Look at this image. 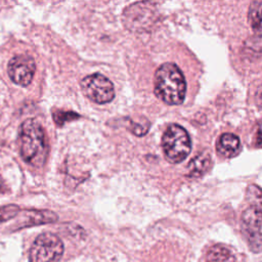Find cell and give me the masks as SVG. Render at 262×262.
Returning a JSON list of instances; mask_svg holds the SVG:
<instances>
[{
    "label": "cell",
    "mask_w": 262,
    "mask_h": 262,
    "mask_svg": "<svg viewBox=\"0 0 262 262\" xmlns=\"http://www.w3.org/2000/svg\"><path fill=\"white\" fill-rule=\"evenodd\" d=\"M211 163H212V160L209 152L207 151L199 152L188 164V167H187L188 176L190 177L202 176L209 170Z\"/></svg>",
    "instance_id": "8fae6325"
},
{
    "label": "cell",
    "mask_w": 262,
    "mask_h": 262,
    "mask_svg": "<svg viewBox=\"0 0 262 262\" xmlns=\"http://www.w3.org/2000/svg\"><path fill=\"white\" fill-rule=\"evenodd\" d=\"M148 128H149V123H147L145 125H141L139 123H132V127L130 129H131V132L134 133L135 135L141 136L147 132Z\"/></svg>",
    "instance_id": "9a60e30c"
},
{
    "label": "cell",
    "mask_w": 262,
    "mask_h": 262,
    "mask_svg": "<svg viewBox=\"0 0 262 262\" xmlns=\"http://www.w3.org/2000/svg\"><path fill=\"white\" fill-rule=\"evenodd\" d=\"M248 20L256 35L262 37V1H254L249 6Z\"/></svg>",
    "instance_id": "7c38bea8"
},
{
    "label": "cell",
    "mask_w": 262,
    "mask_h": 262,
    "mask_svg": "<svg viewBox=\"0 0 262 262\" xmlns=\"http://www.w3.org/2000/svg\"><path fill=\"white\" fill-rule=\"evenodd\" d=\"M162 146L166 160L172 164H178L189 155L191 141L183 127L172 124L163 134Z\"/></svg>",
    "instance_id": "3957f363"
},
{
    "label": "cell",
    "mask_w": 262,
    "mask_h": 262,
    "mask_svg": "<svg viewBox=\"0 0 262 262\" xmlns=\"http://www.w3.org/2000/svg\"><path fill=\"white\" fill-rule=\"evenodd\" d=\"M5 190H6V186L4 184L3 179L0 177V193H3Z\"/></svg>",
    "instance_id": "ac0fdd59"
},
{
    "label": "cell",
    "mask_w": 262,
    "mask_h": 262,
    "mask_svg": "<svg viewBox=\"0 0 262 262\" xmlns=\"http://www.w3.org/2000/svg\"><path fill=\"white\" fill-rule=\"evenodd\" d=\"M81 88L87 98L99 104L112 101L115 96V89L111 80L97 73L86 76L81 81Z\"/></svg>",
    "instance_id": "8992f818"
},
{
    "label": "cell",
    "mask_w": 262,
    "mask_h": 262,
    "mask_svg": "<svg viewBox=\"0 0 262 262\" xmlns=\"http://www.w3.org/2000/svg\"><path fill=\"white\" fill-rule=\"evenodd\" d=\"M186 82L180 69L171 62L162 64L155 74V93L165 103L177 105L183 102Z\"/></svg>",
    "instance_id": "6da1fadb"
},
{
    "label": "cell",
    "mask_w": 262,
    "mask_h": 262,
    "mask_svg": "<svg viewBox=\"0 0 262 262\" xmlns=\"http://www.w3.org/2000/svg\"><path fill=\"white\" fill-rule=\"evenodd\" d=\"M58 219L57 215L51 211L47 210H31L24 214V221L21 222V227L34 226L45 223H53Z\"/></svg>",
    "instance_id": "30bf717a"
},
{
    "label": "cell",
    "mask_w": 262,
    "mask_h": 262,
    "mask_svg": "<svg viewBox=\"0 0 262 262\" xmlns=\"http://www.w3.org/2000/svg\"><path fill=\"white\" fill-rule=\"evenodd\" d=\"M255 103L258 108L262 110V85H260L256 91H255V96H254Z\"/></svg>",
    "instance_id": "e0dca14e"
},
{
    "label": "cell",
    "mask_w": 262,
    "mask_h": 262,
    "mask_svg": "<svg viewBox=\"0 0 262 262\" xmlns=\"http://www.w3.org/2000/svg\"><path fill=\"white\" fill-rule=\"evenodd\" d=\"M35 71V60L29 55H16L8 62V76L13 83L19 86H28L33 80Z\"/></svg>",
    "instance_id": "52a82bcc"
},
{
    "label": "cell",
    "mask_w": 262,
    "mask_h": 262,
    "mask_svg": "<svg viewBox=\"0 0 262 262\" xmlns=\"http://www.w3.org/2000/svg\"><path fill=\"white\" fill-rule=\"evenodd\" d=\"M63 254V244L61 239L51 233L45 232L36 237L30 253V262H58Z\"/></svg>",
    "instance_id": "277c9868"
},
{
    "label": "cell",
    "mask_w": 262,
    "mask_h": 262,
    "mask_svg": "<svg viewBox=\"0 0 262 262\" xmlns=\"http://www.w3.org/2000/svg\"><path fill=\"white\" fill-rule=\"evenodd\" d=\"M254 145L256 147L262 148V122L256 125L254 132Z\"/></svg>",
    "instance_id": "2e32d148"
},
{
    "label": "cell",
    "mask_w": 262,
    "mask_h": 262,
    "mask_svg": "<svg viewBox=\"0 0 262 262\" xmlns=\"http://www.w3.org/2000/svg\"><path fill=\"white\" fill-rule=\"evenodd\" d=\"M146 5L147 3H136L125 10L124 23L126 27L135 30L152 21L151 7H146Z\"/></svg>",
    "instance_id": "ba28073f"
},
{
    "label": "cell",
    "mask_w": 262,
    "mask_h": 262,
    "mask_svg": "<svg viewBox=\"0 0 262 262\" xmlns=\"http://www.w3.org/2000/svg\"><path fill=\"white\" fill-rule=\"evenodd\" d=\"M217 152L225 158L236 156L241 150L239 138L232 133L222 134L216 143Z\"/></svg>",
    "instance_id": "9c48e42d"
},
{
    "label": "cell",
    "mask_w": 262,
    "mask_h": 262,
    "mask_svg": "<svg viewBox=\"0 0 262 262\" xmlns=\"http://www.w3.org/2000/svg\"><path fill=\"white\" fill-rule=\"evenodd\" d=\"M241 228L249 249L253 253H261L262 211L255 206L246 209L241 217Z\"/></svg>",
    "instance_id": "5b68a950"
},
{
    "label": "cell",
    "mask_w": 262,
    "mask_h": 262,
    "mask_svg": "<svg viewBox=\"0 0 262 262\" xmlns=\"http://www.w3.org/2000/svg\"><path fill=\"white\" fill-rule=\"evenodd\" d=\"M232 252L224 245H214L211 247L206 256V262H233Z\"/></svg>",
    "instance_id": "4fadbf2b"
},
{
    "label": "cell",
    "mask_w": 262,
    "mask_h": 262,
    "mask_svg": "<svg viewBox=\"0 0 262 262\" xmlns=\"http://www.w3.org/2000/svg\"><path fill=\"white\" fill-rule=\"evenodd\" d=\"M19 151L23 160L28 164L40 167L44 164L47 146L42 126L35 119H27L19 128Z\"/></svg>",
    "instance_id": "7a4b0ae2"
},
{
    "label": "cell",
    "mask_w": 262,
    "mask_h": 262,
    "mask_svg": "<svg viewBox=\"0 0 262 262\" xmlns=\"http://www.w3.org/2000/svg\"><path fill=\"white\" fill-rule=\"evenodd\" d=\"M19 212V208L16 205H7L0 208V223H3L14 216Z\"/></svg>",
    "instance_id": "5bb4252c"
}]
</instances>
